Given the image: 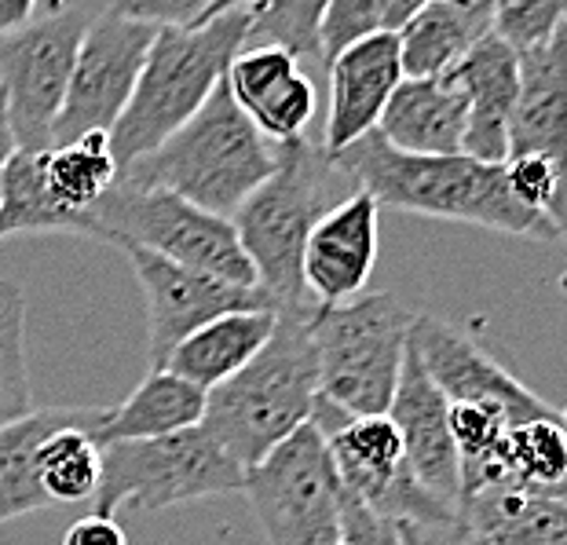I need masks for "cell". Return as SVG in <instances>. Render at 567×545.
Here are the masks:
<instances>
[{
    "instance_id": "cell-38",
    "label": "cell",
    "mask_w": 567,
    "mask_h": 545,
    "mask_svg": "<svg viewBox=\"0 0 567 545\" xmlns=\"http://www.w3.org/2000/svg\"><path fill=\"white\" fill-rule=\"evenodd\" d=\"M260 4H264V0H220V4L213 8V16H209V19L227 16V11H257Z\"/></svg>"
},
{
    "instance_id": "cell-1",
    "label": "cell",
    "mask_w": 567,
    "mask_h": 545,
    "mask_svg": "<svg viewBox=\"0 0 567 545\" xmlns=\"http://www.w3.org/2000/svg\"><path fill=\"white\" fill-rule=\"evenodd\" d=\"M330 165L352 176L381 209L473 224L530 241L560 238L546 216L516 202L505 165L476 162L468 154H403L389 147L378 132L333 154Z\"/></svg>"
},
{
    "instance_id": "cell-6",
    "label": "cell",
    "mask_w": 567,
    "mask_h": 545,
    "mask_svg": "<svg viewBox=\"0 0 567 545\" xmlns=\"http://www.w3.org/2000/svg\"><path fill=\"white\" fill-rule=\"evenodd\" d=\"M414 319L400 297L359 294L348 305L316 308L319 399L348 418L389 414L400 389Z\"/></svg>"
},
{
    "instance_id": "cell-31",
    "label": "cell",
    "mask_w": 567,
    "mask_h": 545,
    "mask_svg": "<svg viewBox=\"0 0 567 545\" xmlns=\"http://www.w3.org/2000/svg\"><path fill=\"white\" fill-rule=\"evenodd\" d=\"M330 0H264L252 11L249 44H279L286 52L322 55V19Z\"/></svg>"
},
{
    "instance_id": "cell-15",
    "label": "cell",
    "mask_w": 567,
    "mask_h": 545,
    "mask_svg": "<svg viewBox=\"0 0 567 545\" xmlns=\"http://www.w3.org/2000/svg\"><path fill=\"white\" fill-rule=\"evenodd\" d=\"M389 418L403 435L406 469L432 498L446 505L462 502V462L451 435V399H446L436 381L421 367L417 351L406 348L400 389L392 395Z\"/></svg>"
},
{
    "instance_id": "cell-22",
    "label": "cell",
    "mask_w": 567,
    "mask_h": 545,
    "mask_svg": "<svg viewBox=\"0 0 567 545\" xmlns=\"http://www.w3.org/2000/svg\"><path fill=\"white\" fill-rule=\"evenodd\" d=\"M457 513L487 545H567V494L487 487Z\"/></svg>"
},
{
    "instance_id": "cell-30",
    "label": "cell",
    "mask_w": 567,
    "mask_h": 545,
    "mask_svg": "<svg viewBox=\"0 0 567 545\" xmlns=\"http://www.w3.org/2000/svg\"><path fill=\"white\" fill-rule=\"evenodd\" d=\"M429 0H330L322 19V55H337L370 33H400Z\"/></svg>"
},
{
    "instance_id": "cell-5",
    "label": "cell",
    "mask_w": 567,
    "mask_h": 545,
    "mask_svg": "<svg viewBox=\"0 0 567 545\" xmlns=\"http://www.w3.org/2000/svg\"><path fill=\"white\" fill-rule=\"evenodd\" d=\"M330 154L311 143H275V168L231 216L238 241L257 271V286L275 308L311 305L305 289V246L322 216Z\"/></svg>"
},
{
    "instance_id": "cell-35",
    "label": "cell",
    "mask_w": 567,
    "mask_h": 545,
    "mask_svg": "<svg viewBox=\"0 0 567 545\" xmlns=\"http://www.w3.org/2000/svg\"><path fill=\"white\" fill-rule=\"evenodd\" d=\"M63 545H128L125 527L117 524V516H100L89 513L78 524H70Z\"/></svg>"
},
{
    "instance_id": "cell-29",
    "label": "cell",
    "mask_w": 567,
    "mask_h": 545,
    "mask_svg": "<svg viewBox=\"0 0 567 545\" xmlns=\"http://www.w3.org/2000/svg\"><path fill=\"white\" fill-rule=\"evenodd\" d=\"M33 414V384L27 362V294L0 278V425Z\"/></svg>"
},
{
    "instance_id": "cell-39",
    "label": "cell",
    "mask_w": 567,
    "mask_h": 545,
    "mask_svg": "<svg viewBox=\"0 0 567 545\" xmlns=\"http://www.w3.org/2000/svg\"><path fill=\"white\" fill-rule=\"evenodd\" d=\"M557 418H560V429L567 432V403H564V410H560V414H557Z\"/></svg>"
},
{
    "instance_id": "cell-3",
    "label": "cell",
    "mask_w": 567,
    "mask_h": 545,
    "mask_svg": "<svg viewBox=\"0 0 567 545\" xmlns=\"http://www.w3.org/2000/svg\"><path fill=\"white\" fill-rule=\"evenodd\" d=\"M249 33L252 11H227L187 30H158L125 114L106 132L117 173L158 151L202 111L235 55L249 44Z\"/></svg>"
},
{
    "instance_id": "cell-17",
    "label": "cell",
    "mask_w": 567,
    "mask_h": 545,
    "mask_svg": "<svg viewBox=\"0 0 567 545\" xmlns=\"http://www.w3.org/2000/svg\"><path fill=\"white\" fill-rule=\"evenodd\" d=\"M227 89L246 117L271 143L300 140L316 117L319 95L308 74H300L293 52L279 44H246L227 66Z\"/></svg>"
},
{
    "instance_id": "cell-37",
    "label": "cell",
    "mask_w": 567,
    "mask_h": 545,
    "mask_svg": "<svg viewBox=\"0 0 567 545\" xmlns=\"http://www.w3.org/2000/svg\"><path fill=\"white\" fill-rule=\"evenodd\" d=\"M11 151H16V140H11V128H8V111H4V92H0V176H4V165Z\"/></svg>"
},
{
    "instance_id": "cell-9",
    "label": "cell",
    "mask_w": 567,
    "mask_h": 545,
    "mask_svg": "<svg viewBox=\"0 0 567 545\" xmlns=\"http://www.w3.org/2000/svg\"><path fill=\"white\" fill-rule=\"evenodd\" d=\"M243 494L268 545H333L344 531V483L316 421L249 465Z\"/></svg>"
},
{
    "instance_id": "cell-36",
    "label": "cell",
    "mask_w": 567,
    "mask_h": 545,
    "mask_svg": "<svg viewBox=\"0 0 567 545\" xmlns=\"http://www.w3.org/2000/svg\"><path fill=\"white\" fill-rule=\"evenodd\" d=\"M33 8H38V0H0V38L30 27Z\"/></svg>"
},
{
    "instance_id": "cell-14",
    "label": "cell",
    "mask_w": 567,
    "mask_h": 545,
    "mask_svg": "<svg viewBox=\"0 0 567 545\" xmlns=\"http://www.w3.org/2000/svg\"><path fill=\"white\" fill-rule=\"evenodd\" d=\"M403 78L400 33H370L341 48L330 59V114L322 151L333 157L370 136Z\"/></svg>"
},
{
    "instance_id": "cell-11",
    "label": "cell",
    "mask_w": 567,
    "mask_h": 545,
    "mask_svg": "<svg viewBox=\"0 0 567 545\" xmlns=\"http://www.w3.org/2000/svg\"><path fill=\"white\" fill-rule=\"evenodd\" d=\"M154 38H158V27L111 16V11L89 22L78 48L66 103L55 121V143L114 128V121L125 114L132 100Z\"/></svg>"
},
{
    "instance_id": "cell-28",
    "label": "cell",
    "mask_w": 567,
    "mask_h": 545,
    "mask_svg": "<svg viewBox=\"0 0 567 545\" xmlns=\"http://www.w3.org/2000/svg\"><path fill=\"white\" fill-rule=\"evenodd\" d=\"M502 483L538 494H567V432L560 418L509 429L502 446Z\"/></svg>"
},
{
    "instance_id": "cell-2",
    "label": "cell",
    "mask_w": 567,
    "mask_h": 545,
    "mask_svg": "<svg viewBox=\"0 0 567 545\" xmlns=\"http://www.w3.org/2000/svg\"><path fill=\"white\" fill-rule=\"evenodd\" d=\"M316 300L279 308V322L257 356L231 381L205 395L202 425L238 465H257L316 418L319 407V348Z\"/></svg>"
},
{
    "instance_id": "cell-34",
    "label": "cell",
    "mask_w": 567,
    "mask_h": 545,
    "mask_svg": "<svg viewBox=\"0 0 567 545\" xmlns=\"http://www.w3.org/2000/svg\"><path fill=\"white\" fill-rule=\"evenodd\" d=\"M403 545H487L465 524L462 513L446 520H425V524H395Z\"/></svg>"
},
{
    "instance_id": "cell-24",
    "label": "cell",
    "mask_w": 567,
    "mask_h": 545,
    "mask_svg": "<svg viewBox=\"0 0 567 545\" xmlns=\"http://www.w3.org/2000/svg\"><path fill=\"white\" fill-rule=\"evenodd\" d=\"M95 410L89 407H52L33 410V414L0 425V524L27 513L48 508V498L38 480V451L41 443L63 425L92 421Z\"/></svg>"
},
{
    "instance_id": "cell-10",
    "label": "cell",
    "mask_w": 567,
    "mask_h": 545,
    "mask_svg": "<svg viewBox=\"0 0 567 545\" xmlns=\"http://www.w3.org/2000/svg\"><path fill=\"white\" fill-rule=\"evenodd\" d=\"M84 30L89 16L66 8L0 38V92L19 151H48L55 143V121L66 103Z\"/></svg>"
},
{
    "instance_id": "cell-19",
    "label": "cell",
    "mask_w": 567,
    "mask_h": 545,
    "mask_svg": "<svg viewBox=\"0 0 567 545\" xmlns=\"http://www.w3.org/2000/svg\"><path fill=\"white\" fill-rule=\"evenodd\" d=\"M468 103L451 78H403L378 121V136L403 154H462Z\"/></svg>"
},
{
    "instance_id": "cell-13",
    "label": "cell",
    "mask_w": 567,
    "mask_h": 545,
    "mask_svg": "<svg viewBox=\"0 0 567 545\" xmlns=\"http://www.w3.org/2000/svg\"><path fill=\"white\" fill-rule=\"evenodd\" d=\"M410 348L417 351L421 367H425V373L436 381V389L451 403L487 407L498 418H505L509 429L527 425V421L538 418H557V410L546 399H538L509 370L498 367L473 337L446 326L443 319L417 315L414 333H410Z\"/></svg>"
},
{
    "instance_id": "cell-27",
    "label": "cell",
    "mask_w": 567,
    "mask_h": 545,
    "mask_svg": "<svg viewBox=\"0 0 567 545\" xmlns=\"http://www.w3.org/2000/svg\"><path fill=\"white\" fill-rule=\"evenodd\" d=\"M117 179H122V173H117L106 132L52 143L44 151V187L66 213H89Z\"/></svg>"
},
{
    "instance_id": "cell-40",
    "label": "cell",
    "mask_w": 567,
    "mask_h": 545,
    "mask_svg": "<svg viewBox=\"0 0 567 545\" xmlns=\"http://www.w3.org/2000/svg\"><path fill=\"white\" fill-rule=\"evenodd\" d=\"M446 4H473V0H446Z\"/></svg>"
},
{
    "instance_id": "cell-32",
    "label": "cell",
    "mask_w": 567,
    "mask_h": 545,
    "mask_svg": "<svg viewBox=\"0 0 567 545\" xmlns=\"http://www.w3.org/2000/svg\"><path fill=\"white\" fill-rule=\"evenodd\" d=\"M567 19V0H491V30L516 52H535Z\"/></svg>"
},
{
    "instance_id": "cell-33",
    "label": "cell",
    "mask_w": 567,
    "mask_h": 545,
    "mask_svg": "<svg viewBox=\"0 0 567 545\" xmlns=\"http://www.w3.org/2000/svg\"><path fill=\"white\" fill-rule=\"evenodd\" d=\"M216 4H220V0H111L106 11L122 19L147 22V27H158V30H187V27L209 22Z\"/></svg>"
},
{
    "instance_id": "cell-12",
    "label": "cell",
    "mask_w": 567,
    "mask_h": 545,
    "mask_svg": "<svg viewBox=\"0 0 567 545\" xmlns=\"http://www.w3.org/2000/svg\"><path fill=\"white\" fill-rule=\"evenodd\" d=\"M132 264L140 278L143 300H147V359L151 370L165 367L168 351H173L187 333L198 326L213 322L216 315L227 311H252V308H275L264 289L231 286L224 278H213L205 271L184 268L165 257L140 246H117Z\"/></svg>"
},
{
    "instance_id": "cell-23",
    "label": "cell",
    "mask_w": 567,
    "mask_h": 545,
    "mask_svg": "<svg viewBox=\"0 0 567 545\" xmlns=\"http://www.w3.org/2000/svg\"><path fill=\"white\" fill-rule=\"evenodd\" d=\"M491 33V0L446 4L429 0L400 30V55L406 78H446L462 55Z\"/></svg>"
},
{
    "instance_id": "cell-26",
    "label": "cell",
    "mask_w": 567,
    "mask_h": 545,
    "mask_svg": "<svg viewBox=\"0 0 567 545\" xmlns=\"http://www.w3.org/2000/svg\"><path fill=\"white\" fill-rule=\"evenodd\" d=\"M103 421V410H95L92 421L55 429L38 451V480L48 505L92 502L103 476V446L95 443V429Z\"/></svg>"
},
{
    "instance_id": "cell-4",
    "label": "cell",
    "mask_w": 567,
    "mask_h": 545,
    "mask_svg": "<svg viewBox=\"0 0 567 545\" xmlns=\"http://www.w3.org/2000/svg\"><path fill=\"white\" fill-rule=\"evenodd\" d=\"M275 143L235 103L227 81L202 103V111L173 132L158 151L128 165L122 179L136 187H162L216 216L238 213L252 191L271 176Z\"/></svg>"
},
{
    "instance_id": "cell-7",
    "label": "cell",
    "mask_w": 567,
    "mask_h": 545,
    "mask_svg": "<svg viewBox=\"0 0 567 545\" xmlns=\"http://www.w3.org/2000/svg\"><path fill=\"white\" fill-rule=\"evenodd\" d=\"M89 224L92 238L114 249L140 246L154 257L224 278L231 286L260 289L235 224L173 195V191L136 187L128 179H117L89 209Z\"/></svg>"
},
{
    "instance_id": "cell-25",
    "label": "cell",
    "mask_w": 567,
    "mask_h": 545,
    "mask_svg": "<svg viewBox=\"0 0 567 545\" xmlns=\"http://www.w3.org/2000/svg\"><path fill=\"white\" fill-rule=\"evenodd\" d=\"M16 235L92 238L89 213H66L44 187V151H11L0 176V241Z\"/></svg>"
},
{
    "instance_id": "cell-21",
    "label": "cell",
    "mask_w": 567,
    "mask_h": 545,
    "mask_svg": "<svg viewBox=\"0 0 567 545\" xmlns=\"http://www.w3.org/2000/svg\"><path fill=\"white\" fill-rule=\"evenodd\" d=\"M205 395L198 384L176 378L173 370H151L125 403L103 410L95 429V443H128V440H162L205 421Z\"/></svg>"
},
{
    "instance_id": "cell-18",
    "label": "cell",
    "mask_w": 567,
    "mask_h": 545,
    "mask_svg": "<svg viewBox=\"0 0 567 545\" xmlns=\"http://www.w3.org/2000/svg\"><path fill=\"white\" fill-rule=\"evenodd\" d=\"M457 89H462L468 103V128L462 154L476 157V162L502 165L509 154V121L520 100V52L505 44L498 33L480 38L462 55L451 74Z\"/></svg>"
},
{
    "instance_id": "cell-20",
    "label": "cell",
    "mask_w": 567,
    "mask_h": 545,
    "mask_svg": "<svg viewBox=\"0 0 567 545\" xmlns=\"http://www.w3.org/2000/svg\"><path fill=\"white\" fill-rule=\"evenodd\" d=\"M275 322H279V308L216 315L213 322L198 326L195 333H187L184 341L168 351L165 367L158 370H173L176 378L198 384L202 392H213L224 381H231L268 345Z\"/></svg>"
},
{
    "instance_id": "cell-16",
    "label": "cell",
    "mask_w": 567,
    "mask_h": 545,
    "mask_svg": "<svg viewBox=\"0 0 567 545\" xmlns=\"http://www.w3.org/2000/svg\"><path fill=\"white\" fill-rule=\"evenodd\" d=\"M381 205L367 191L319 216L305 246V289L322 308L348 305L367 289L378 264Z\"/></svg>"
},
{
    "instance_id": "cell-8",
    "label": "cell",
    "mask_w": 567,
    "mask_h": 545,
    "mask_svg": "<svg viewBox=\"0 0 567 545\" xmlns=\"http://www.w3.org/2000/svg\"><path fill=\"white\" fill-rule=\"evenodd\" d=\"M243 480L246 469L216 443L205 425L162 435V440L106 443L92 513L117 516V508L162 513L173 505L238 494Z\"/></svg>"
}]
</instances>
